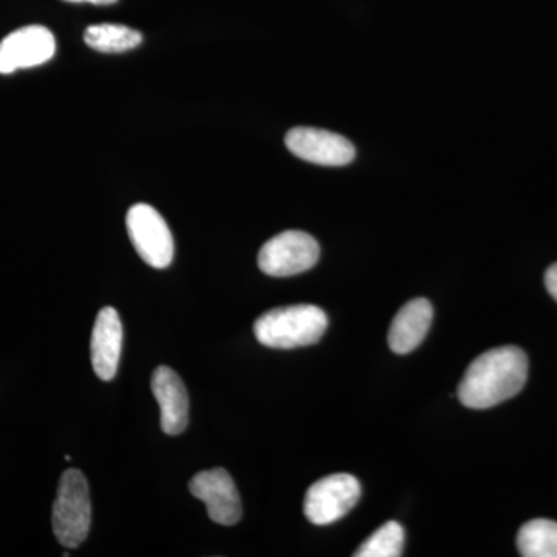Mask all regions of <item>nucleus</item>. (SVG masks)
<instances>
[{
    "label": "nucleus",
    "mask_w": 557,
    "mask_h": 557,
    "mask_svg": "<svg viewBox=\"0 0 557 557\" xmlns=\"http://www.w3.org/2000/svg\"><path fill=\"white\" fill-rule=\"evenodd\" d=\"M545 287H547L553 299L557 300V263L549 267L547 273H545Z\"/></svg>",
    "instance_id": "nucleus-16"
},
{
    "label": "nucleus",
    "mask_w": 557,
    "mask_h": 557,
    "mask_svg": "<svg viewBox=\"0 0 557 557\" xmlns=\"http://www.w3.org/2000/svg\"><path fill=\"white\" fill-rule=\"evenodd\" d=\"M518 548L523 557H557V522L536 519L519 530Z\"/></svg>",
    "instance_id": "nucleus-14"
},
{
    "label": "nucleus",
    "mask_w": 557,
    "mask_h": 557,
    "mask_svg": "<svg viewBox=\"0 0 557 557\" xmlns=\"http://www.w3.org/2000/svg\"><path fill=\"white\" fill-rule=\"evenodd\" d=\"M359 497L361 485L357 478L350 474L327 475L307 491L304 512L313 525H330L343 519L358 504Z\"/></svg>",
    "instance_id": "nucleus-6"
},
{
    "label": "nucleus",
    "mask_w": 557,
    "mask_h": 557,
    "mask_svg": "<svg viewBox=\"0 0 557 557\" xmlns=\"http://www.w3.org/2000/svg\"><path fill=\"white\" fill-rule=\"evenodd\" d=\"M57 53L53 33L42 25H27L10 33L0 42V75L38 67Z\"/></svg>",
    "instance_id": "nucleus-7"
},
{
    "label": "nucleus",
    "mask_w": 557,
    "mask_h": 557,
    "mask_svg": "<svg viewBox=\"0 0 557 557\" xmlns=\"http://www.w3.org/2000/svg\"><path fill=\"white\" fill-rule=\"evenodd\" d=\"M73 3H94V5H110V3L119 2V0H65Z\"/></svg>",
    "instance_id": "nucleus-17"
},
{
    "label": "nucleus",
    "mask_w": 557,
    "mask_h": 557,
    "mask_svg": "<svg viewBox=\"0 0 557 557\" xmlns=\"http://www.w3.org/2000/svg\"><path fill=\"white\" fill-rule=\"evenodd\" d=\"M84 40L90 49L101 53H123V51L137 49L143 42V35L126 25L98 24L87 28Z\"/></svg>",
    "instance_id": "nucleus-13"
},
{
    "label": "nucleus",
    "mask_w": 557,
    "mask_h": 557,
    "mask_svg": "<svg viewBox=\"0 0 557 557\" xmlns=\"http://www.w3.org/2000/svg\"><path fill=\"white\" fill-rule=\"evenodd\" d=\"M153 397L161 410V429L164 434L178 435L188 426L189 398L182 379L171 368L160 366L153 372Z\"/></svg>",
    "instance_id": "nucleus-11"
},
{
    "label": "nucleus",
    "mask_w": 557,
    "mask_h": 557,
    "mask_svg": "<svg viewBox=\"0 0 557 557\" xmlns=\"http://www.w3.org/2000/svg\"><path fill=\"white\" fill-rule=\"evenodd\" d=\"M121 348H123L121 319L115 309L104 307L95 321L90 343L91 366L98 379L102 381L115 379L119 372Z\"/></svg>",
    "instance_id": "nucleus-10"
},
{
    "label": "nucleus",
    "mask_w": 557,
    "mask_h": 557,
    "mask_svg": "<svg viewBox=\"0 0 557 557\" xmlns=\"http://www.w3.org/2000/svg\"><path fill=\"white\" fill-rule=\"evenodd\" d=\"M528 379V358L519 347H498L469 364L458 384V399L471 409H487L516 397Z\"/></svg>",
    "instance_id": "nucleus-1"
},
{
    "label": "nucleus",
    "mask_w": 557,
    "mask_h": 557,
    "mask_svg": "<svg viewBox=\"0 0 557 557\" xmlns=\"http://www.w3.org/2000/svg\"><path fill=\"white\" fill-rule=\"evenodd\" d=\"M321 248L313 236L304 231H285L260 248L259 269L273 277L306 273L317 265Z\"/></svg>",
    "instance_id": "nucleus-4"
},
{
    "label": "nucleus",
    "mask_w": 557,
    "mask_h": 557,
    "mask_svg": "<svg viewBox=\"0 0 557 557\" xmlns=\"http://www.w3.org/2000/svg\"><path fill=\"white\" fill-rule=\"evenodd\" d=\"M91 505L89 485L78 469H67L62 474L53 504V533L65 548H76L89 534Z\"/></svg>",
    "instance_id": "nucleus-3"
},
{
    "label": "nucleus",
    "mask_w": 557,
    "mask_h": 557,
    "mask_svg": "<svg viewBox=\"0 0 557 557\" xmlns=\"http://www.w3.org/2000/svg\"><path fill=\"white\" fill-rule=\"evenodd\" d=\"M285 145L293 156L321 166H346L357 156L355 146L343 135L317 127H295L285 137Z\"/></svg>",
    "instance_id": "nucleus-8"
},
{
    "label": "nucleus",
    "mask_w": 557,
    "mask_h": 557,
    "mask_svg": "<svg viewBox=\"0 0 557 557\" xmlns=\"http://www.w3.org/2000/svg\"><path fill=\"white\" fill-rule=\"evenodd\" d=\"M327 327L329 319L324 310L300 304L263 313L256 321L255 335L262 346L289 350L317 344Z\"/></svg>",
    "instance_id": "nucleus-2"
},
{
    "label": "nucleus",
    "mask_w": 557,
    "mask_h": 557,
    "mask_svg": "<svg viewBox=\"0 0 557 557\" xmlns=\"http://www.w3.org/2000/svg\"><path fill=\"white\" fill-rule=\"evenodd\" d=\"M405 547V530L398 522H387L380 527L358 548L355 557H399Z\"/></svg>",
    "instance_id": "nucleus-15"
},
{
    "label": "nucleus",
    "mask_w": 557,
    "mask_h": 557,
    "mask_svg": "<svg viewBox=\"0 0 557 557\" xmlns=\"http://www.w3.org/2000/svg\"><path fill=\"white\" fill-rule=\"evenodd\" d=\"M434 319V309L428 299L410 300L392 321L388 330V347L398 355H408L416 350L424 338Z\"/></svg>",
    "instance_id": "nucleus-12"
},
{
    "label": "nucleus",
    "mask_w": 557,
    "mask_h": 557,
    "mask_svg": "<svg viewBox=\"0 0 557 557\" xmlns=\"http://www.w3.org/2000/svg\"><path fill=\"white\" fill-rule=\"evenodd\" d=\"M127 233L139 258L152 269H168L174 260V237L166 220L150 205H134L127 212Z\"/></svg>",
    "instance_id": "nucleus-5"
},
{
    "label": "nucleus",
    "mask_w": 557,
    "mask_h": 557,
    "mask_svg": "<svg viewBox=\"0 0 557 557\" xmlns=\"http://www.w3.org/2000/svg\"><path fill=\"white\" fill-rule=\"evenodd\" d=\"M194 497L207 505L208 516L219 525L231 527L242 518L240 496L234 480L223 468L209 469L189 482Z\"/></svg>",
    "instance_id": "nucleus-9"
}]
</instances>
